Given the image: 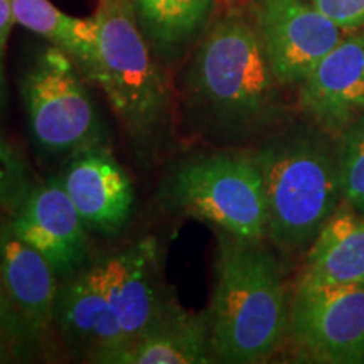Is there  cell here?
I'll return each mask as SVG.
<instances>
[{
	"instance_id": "d6986e66",
	"label": "cell",
	"mask_w": 364,
	"mask_h": 364,
	"mask_svg": "<svg viewBox=\"0 0 364 364\" xmlns=\"http://www.w3.org/2000/svg\"><path fill=\"white\" fill-rule=\"evenodd\" d=\"M336 152L343 201L364 215V115L341 132Z\"/></svg>"
},
{
	"instance_id": "4fadbf2b",
	"label": "cell",
	"mask_w": 364,
	"mask_h": 364,
	"mask_svg": "<svg viewBox=\"0 0 364 364\" xmlns=\"http://www.w3.org/2000/svg\"><path fill=\"white\" fill-rule=\"evenodd\" d=\"M59 181L88 231L112 236L127 226L134 213V184L105 144L68 157Z\"/></svg>"
},
{
	"instance_id": "6da1fadb",
	"label": "cell",
	"mask_w": 364,
	"mask_h": 364,
	"mask_svg": "<svg viewBox=\"0 0 364 364\" xmlns=\"http://www.w3.org/2000/svg\"><path fill=\"white\" fill-rule=\"evenodd\" d=\"M279 81L253 22L228 12L196 46L177 88V127L209 142L236 144L285 122Z\"/></svg>"
},
{
	"instance_id": "9a60e30c",
	"label": "cell",
	"mask_w": 364,
	"mask_h": 364,
	"mask_svg": "<svg viewBox=\"0 0 364 364\" xmlns=\"http://www.w3.org/2000/svg\"><path fill=\"white\" fill-rule=\"evenodd\" d=\"M364 284V215L338 208L307 250L297 289Z\"/></svg>"
},
{
	"instance_id": "44dd1931",
	"label": "cell",
	"mask_w": 364,
	"mask_h": 364,
	"mask_svg": "<svg viewBox=\"0 0 364 364\" xmlns=\"http://www.w3.org/2000/svg\"><path fill=\"white\" fill-rule=\"evenodd\" d=\"M0 332L7 339L11 351L17 358L26 356L31 351V348H34L33 339L27 334L24 324H22L21 318L14 312L11 302H9L2 282H0Z\"/></svg>"
},
{
	"instance_id": "7c38bea8",
	"label": "cell",
	"mask_w": 364,
	"mask_h": 364,
	"mask_svg": "<svg viewBox=\"0 0 364 364\" xmlns=\"http://www.w3.org/2000/svg\"><path fill=\"white\" fill-rule=\"evenodd\" d=\"M299 107L326 134H341L364 115V29L351 31L299 86Z\"/></svg>"
},
{
	"instance_id": "30bf717a",
	"label": "cell",
	"mask_w": 364,
	"mask_h": 364,
	"mask_svg": "<svg viewBox=\"0 0 364 364\" xmlns=\"http://www.w3.org/2000/svg\"><path fill=\"white\" fill-rule=\"evenodd\" d=\"M102 260L110 307L127 346V361L130 349L174 299V292L164 282L161 247L154 236L102 253Z\"/></svg>"
},
{
	"instance_id": "3957f363",
	"label": "cell",
	"mask_w": 364,
	"mask_h": 364,
	"mask_svg": "<svg viewBox=\"0 0 364 364\" xmlns=\"http://www.w3.org/2000/svg\"><path fill=\"white\" fill-rule=\"evenodd\" d=\"M267 240L218 231L216 284L209 306L213 361L265 363L289 338L290 302Z\"/></svg>"
},
{
	"instance_id": "ffe728a7",
	"label": "cell",
	"mask_w": 364,
	"mask_h": 364,
	"mask_svg": "<svg viewBox=\"0 0 364 364\" xmlns=\"http://www.w3.org/2000/svg\"><path fill=\"white\" fill-rule=\"evenodd\" d=\"M34 186L24 157L0 134V216L14 215Z\"/></svg>"
},
{
	"instance_id": "ba28073f",
	"label": "cell",
	"mask_w": 364,
	"mask_h": 364,
	"mask_svg": "<svg viewBox=\"0 0 364 364\" xmlns=\"http://www.w3.org/2000/svg\"><path fill=\"white\" fill-rule=\"evenodd\" d=\"M253 26L280 86L299 88L343 38L309 0H255Z\"/></svg>"
},
{
	"instance_id": "8992f818",
	"label": "cell",
	"mask_w": 364,
	"mask_h": 364,
	"mask_svg": "<svg viewBox=\"0 0 364 364\" xmlns=\"http://www.w3.org/2000/svg\"><path fill=\"white\" fill-rule=\"evenodd\" d=\"M76 63L51 46L36 58L21 83L27 124L46 156H73L105 142L100 115Z\"/></svg>"
},
{
	"instance_id": "7a4b0ae2",
	"label": "cell",
	"mask_w": 364,
	"mask_h": 364,
	"mask_svg": "<svg viewBox=\"0 0 364 364\" xmlns=\"http://www.w3.org/2000/svg\"><path fill=\"white\" fill-rule=\"evenodd\" d=\"M97 49L83 71L103 91L136 164L150 167L171 149L177 100L136 22L132 0H98Z\"/></svg>"
},
{
	"instance_id": "e0dca14e",
	"label": "cell",
	"mask_w": 364,
	"mask_h": 364,
	"mask_svg": "<svg viewBox=\"0 0 364 364\" xmlns=\"http://www.w3.org/2000/svg\"><path fill=\"white\" fill-rule=\"evenodd\" d=\"M132 6L152 51L171 63L206 33L215 0H132Z\"/></svg>"
},
{
	"instance_id": "2e32d148",
	"label": "cell",
	"mask_w": 364,
	"mask_h": 364,
	"mask_svg": "<svg viewBox=\"0 0 364 364\" xmlns=\"http://www.w3.org/2000/svg\"><path fill=\"white\" fill-rule=\"evenodd\" d=\"M208 312H191L174 297L130 349L125 364L211 363Z\"/></svg>"
},
{
	"instance_id": "603a6c76",
	"label": "cell",
	"mask_w": 364,
	"mask_h": 364,
	"mask_svg": "<svg viewBox=\"0 0 364 364\" xmlns=\"http://www.w3.org/2000/svg\"><path fill=\"white\" fill-rule=\"evenodd\" d=\"M14 24L16 21H14L11 0H0V113H4L7 107V81L4 59H6L7 41Z\"/></svg>"
},
{
	"instance_id": "277c9868",
	"label": "cell",
	"mask_w": 364,
	"mask_h": 364,
	"mask_svg": "<svg viewBox=\"0 0 364 364\" xmlns=\"http://www.w3.org/2000/svg\"><path fill=\"white\" fill-rule=\"evenodd\" d=\"M252 156L267 203V240L285 253L309 250L343 199L338 152L326 132L273 134Z\"/></svg>"
},
{
	"instance_id": "5bb4252c",
	"label": "cell",
	"mask_w": 364,
	"mask_h": 364,
	"mask_svg": "<svg viewBox=\"0 0 364 364\" xmlns=\"http://www.w3.org/2000/svg\"><path fill=\"white\" fill-rule=\"evenodd\" d=\"M0 282L34 346L46 343L54 329L59 279L43 255L16 235L9 216H0Z\"/></svg>"
},
{
	"instance_id": "5b68a950",
	"label": "cell",
	"mask_w": 364,
	"mask_h": 364,
	"mask_svg": "<svg viewBox=\"0 0 364 364\" xmlns=\"http://www.w3.org/2000/svg\"><path fill=\"white\" fill-rule=\"evenodd\" d=\"M159 206L181 218L208 223L241 240H267L263 179L252 152H201L167 169L157 191Z\"/></svg>"
},
{
	"instance_id": "8fae6325",
	"label": "cell",
	"mask_w": 364,
	"mask_h": 364,
	"mask_svg": "<svg viewBox=\"0 0 364 364\" xmlns=\"http://www.w3.org/2000/svg\"><path fill=\"white\" fill-rule=\"evenodd\" d=\"M9 221L16 235L49 262L59 280L78 272L93 257L88 228L63 188L59 176L36 182L19 209L9 216Z\"/></svg>"
},
{
	"instance_id": "ac0fdd59",
	"label": "cell",
	"mask_w": 364,
	"mask_h": 364,
	"mask_svg": "<svg viewBox=\"0 0 364 364\" xmlns=\"http://www.w3.org/2000/svg\"><path fill=\"white\" fill-rule=\"evenodd\" d=\"M14 21L65 51L83 73L97 49V22L73 17L49 0H11Z\"/></svg>"
},
{
	"instance_id": "7402d4cb",
	"label": "cell",
	"mask_w": 364,
	"mask_h": 364,
	"mask_svg": "<svg viewBox=\"0 0 364 364\" xmlns=\"http://www.w3.org/2000/svg\"><path fill=\"white\" fill-rule=\"evenodd\" d=\"M343 31L364 29V0H309Z\"/></svg>"
},
{
	"instance_id": "52a82bcc",
	"label": "cell",
	"mask_w": 364,
	"mask_h": 364,
	"mask_svg": "<svg viewBox=\"0 0 364 364\" xmlns=\"http://www.w3.org/2000/svg\"><path fill=\"white\" fill-rule=\"evenodd\" d=\"M287 339L299 361L364 364V284L295 287Z\"/></svg>"
},
{
	"instance_id": "9c48e42d",
	"label": "cell",
	"mask_w": 364,
	"mask_h": 364,
	"mask_svg": "<svg viewBox=\"0 0 364 364\" xmlns=\"http://www.w3.org/2000/svg\"><path fill=\"white\" fill-rule=\"evenodd\" d=\"M54 331L73 354L93 363L124 364L127 346L107 292L102 253L61 280L54 309Z\"/></svg>"
}]
</instances>
